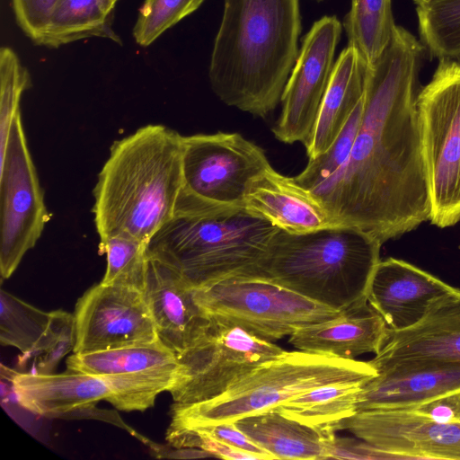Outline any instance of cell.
Listing matches in <instances>:
<instances>
[{
  "mask_svg": "<svg viewBox=\"0 0 460 460\" xmlns=\"http://www.w3.org/2000/svg\"><path fill=\"white\" fill-rule=\"evenodd\" d=\"M425 48L396 25L367 67L363 111L349 155L310 193L341 225L382 243L429 220L430 200L417 107Z\"/></svg>",
  "mask_w": 460,
  "mask_h": 460,
  "instance_id": "cell-1",
  "label": "cell"
},
{
  "mask_svg": "<svg viewBox=\"0 0 460 460\" xmlns=\"http://www.w3.org/2000/svg\"><path fill=\"white\" fill-rule=\"evenodd\" d=\"M299 0H225L212 49L211 88L226 104L265 117L298 57Z\"/></svg>",
  "mask_w": 460,
  "mask_h": 460,
  "instance_id": "cell-2",
  "label": "cell"
},
{
  "mask_svg": "<svg viewBox=\"0 0 460 460\" xmlns=\"http://www.w3.org/2000/svg\"><path fill=\"white\" fill-rule=\"evenodd\" d=\"M182 138L164 125H146L112 144L93 189L100 240L148 243L173 217L182 185Z\"/></svg>",
  "mask_w": 460,
  "mask_h": 460,
  "instance_id": "cell-3",
  "label": "cell"
},
{
  "mask_svg": "<svg viewBox=\"0 0 460 460\" xmlns=\"http://www.w3.org/2000/svg\"><path fill=\"white\" fill-rule=\"evenodd\" d=\"M382 244L348 225L304 233L279 229L250 278L272 281L341 311L367 299Z\"/></svg>",
  "mask_w": 460,
  "mask_h": 460,
  "instance_id": "cell-4",
  "label": "cell"
},
{
  "mask_svg": "<svg viewBox=\"0 0 460 460\" xmlns=\"http://www.w3.org/2000/svg\"><path fill=\"white\" fill-rule=\"evenodd\" d=\"M279 229L246 208L174 214L149 240L147 253L196 289L250 278Z\"/></svg>",
  "mask_w": 460,
  "mask_h": 460,
  "instance_id": "cell-5",
  "label": "cell"
},
{
  "mask_svg": "<svg viewBox=\"0 0 460 460\" xmlns=\"http://www.w3.org/2000/svg\"><path fill=\"white\" fill-rule=\"evenodd\" d=\"M377 375L367 361L304 350H284L242 376L218 396L192 404L173 403L170 429L233 423L273 410L316 387L367 383Z\"/></svg>",
  "mask_w": 460,
  "mask_h": 460,
  "instance_id": "cell-6",
  "label": "cell"
},
{
  "mask_svg": "<svg viewBox=\"0 0 460 460\" xmlns=\"http://www.w3.org/2000/svg\"><path fill=\"white\" fill-rule=\"evenodd\" d=\"M182 185L174 214H214L245 208L248 188L271 167L260 146L238 133L182 138Z\"/></svg>",
  "mask_w": 460,
  "mask_h": 460,
  "instance_id": "cell-7",
  "label": "cell"
},
{
  "mask_svg": "<svg viewBox=\"0 0 460 460\" xmlns=\"http://www.w3.org/2000/svg\"><path fill=\"white\" fill-rule=\"evenodd\" d=\"M417 107L432 225L460 222V61L440 59Z\"/></svg>",
  "mask_w": 460,
  "mask_h": 460,
  "instance_id": "cell-8",
  "label": "cell"
},
{
  "mask_svg": "<svg viewBox=\"0 0 460 460\" xmlns=\"http://www.w3.org/2000/svg\"><path fill=\"white\" fill-rule=\"evenodd\" d=\"M193 297L211 320L237 325L270 341L341 312L259 278L223 279L193 289Z\"/></svg>",
  "mask_w": 460,
  "mask_h": 460,
  "instance_id": "cell-9",
  "label": "cell"
},
{
  "mask_svg": "<svg viewBox=\"0 0 460 460\" xmlns=\"http://www.w3.org/2000/svg\"><path fill=\"white\" fill-rule=\"evenodd\" d=\"M284 351L244 329L212 320L204 336L177 357L178 372L169 393L174 403L215 398L261 363Z\"/></svg>",
  "mask_w": 460,
  "mask_h": 460,
  "instance_id": "cell-10",
  "label": "cell"
},
{
  "mask_svg": "<svg viewBox=\"0 0 460 460\" xmlns=\"http://www.w3.org/2000/svg\"><path fill=\"white\" fill-rule=\"evenodd\" d=\"M0 272L8 279L32 249L50 218L24 135L21 111L0 154Z\"/></svg>",
  "mask_w": 460,
  "mask_h": 460,
  "instance_id": "cell-11",
  "label": "cell"
},
{
  "mask_svg": "<svg viewBox=\"0 0 460 460\" xmlns=\"http://www.w3.org/2000/svg\"><path fill=\"white\" fill-rule=\"evenodd\" d=\"M176 355L160 341L89 353H74L67 370L101 376L111 390L106 400L117 410L144 411L157 395L170 391L177 372Z\"/></svg>",
  "mask_w": 460,
  "mask_h": 460,
  "instance_id": "cell-12",
  "label": "cell"
},
{
  "mask_svg": "<svg viewBox=\"0 0 460 460\" xmlns=\"http://www.w3.org/2000/svg\"><path fill=\"white\" fill-rule=\"evenodd\" d=\"M341 31L339 19L326 15L304 38L281 95L279 119L272 128L278 140L305 144L309 137L330 83Z\"/></svg>",
  "mask_w": 460,
  "mask_h": 460,
  "instance_id": "cell-13",
  "label": "cell"
},
{
  "mask_svg": "<svg viewBox=\"0 0 460 460\" xmlns=\"http://www.w3.org/2000/svg\"><path fill=\"white\" fill-rule=\"evenodd\" d=\"M74 353H89L159 341L144 291L98 283L75 307Z\"/></svg>",
  "mask_w": 460,
  "mask_h": 460,
  "instance_id": "cell-14",
  "label": "cell"
},
{
  "mask_svg": "<svg viewBox=\"0 0 460 460\" xmlns=\"http://www.w3.org/2000/svg\"><path fill=\"white\" fill-rule=\"evenodd\" d=\"M341 429L394 459L460 460V423L435 421L409 410L359 411Z\"/></svg>",
  "mask_w": 460,
  "mask_h": 460,
  "instance_id": "cell-15",
  "label": "cell"
},
{
  "mask_svg": "<svg viewBox=\"0 0 460 460\" xmlns=\"http://www.w3.org/2000/svg\"><path fill=\"white\" fill-rule=\"evenodd\" d=\"M368 362L377 375L358 392V411L408 410L460 391V363L372 359Z\"/></svg>",
  "mask_w": 460,
  "mask_h": 460,
  "instance_id": "cell-16",
  "label": "cell"
},
{
  "mask_svg": "<svg viewBox=\"0 0 460 460\" xmlns=\"http://www.w3.org/2000/svg\"><path fill=\"white\" fill-rule=\"evenodd\" d=\"M454 287L399 259L381 260L372 276L367 301L392 331L419 323L430 304Z\"/></svg>",
  "mask_w": 460,
  "mask_h": 460,
  "instance_id": "cell-17",
  "label": "cell"
},
{
  "mask_svg": "<svg viewBox=\"0 0 460 460\" xmlns=\"http://www.w3.org/2000/svg\"><path fill=\"white\" fill-rule=\"evenodd\" d=\"M144 294L159 341L176 357L193 347L212 322L196 303L193 289L150 258Z\"/></svg>",
  "mask_w": 460,
  "mask_h": 460,
  "instance_id": "cell-18",
  "label": "cell"
},
{
  "mask_svg": "<svg viewBox=\"0 0 460 460\" xmlns=\"http://www.w3.org/2000/svg\"><path fill=\"white\" fill-rule=\"evenodd\" d=\"M374 361H437L460 363V289L436 298L413 326L389 329Z\"/></svg>",
  "mask_w": 460,
  "mask_h": 460,
  "instance_id": "cell-19",
  "label": "cell"
},
{
  "mask_svg": "<svg viewBox=\"0 0 460 460\" xmlns=\"http://www.w3.org/2000/svg\"><path fill=\"white\" fill-rule=\"evenodd\" d=\"M388 332L383 317L364 299L334 318L297 329L288 341L299 350L355 358L365 353L376 354Z\"/></svg>",
  "mask_w": 460,
  "mask_h": 460,
  "instance_id": "cell-20",
  "label": "cell"
},
{
  "mask_svg": "<svg viewBox=\"0 0 460 460\" xmlns=\"http://www.w3.org/2000/svg\"><path fill=\"white\" fill-rule=\"evenodd\" d=\"M245 208L292 233L341 225L294 177L282 175L272 166L251 182Z\"/></svg>",
  "mask_w": 460,
  "mask_h": 460,
  "instance_id": "cell-21",
  "label": "cell"
},
{
  "mask_svg": "<svg viewBox=\"0 0 460 460\" xmlns=\"http://www.w3.org/2000/svg\"><path fill=\"white\" fill-rule=\"evenodd\" d=\"M10 374L20 406L44 417L69 416L107 400L111 394L101 376L82 372L41 374L11 370Z\"/></svg>",
  "mask_w": 460,
  "mask_h": 460,
  "instance_id": "cell-22",
  "label": "cell"
},
{
  "mask_svg": "<svg viewBox=\"0 0 460 460\" xmlns=\"http://www.w3.org/2000/svg\"><path fill=\"white\" fill-rule=\"evenodd\" d=\"M368 65L347 46L335 61L315 123L304 146L309 159L323 154L335 141L363 97Z\"/></svg>",
  "mask_w": 460,
  "mask_h": 460,
  "instance_id": "cell-23",
  "label": "cell"
},
{
  "mask_svg": "<svg viewBox=\"0 0 460 460\" xmlns=\"http://www.w3.org/2000/svg\"><path fill=\"white\" fill-rule=\"evenodd\" d=\"M233 423L276 459H326L328 438L335 433L302 424L275 409Z\"/></svg>",
  "mask_w": 460,
  "mask_h": 460,
  "instance_id": "cell-24",
  "label": "cell"
},
{
  "mask_svg": "<svg viewBox=\"0 0 460 460\" xmlns=\"http://www.w3.org/2000/svg\"><path fill=\"white\" fill-rule=\"evenodd\" d=\"M118 0H58L38 45L58 48L91 37L120 43L111 28Z\"/></svg>",
  "mask_w": 460,
  "mask_h": 460,
  "instance_id": "cell-25",
  "label": "cell"
},
{
  "mask_svg": "<svg viewBox=\"0 0 460 460\" xmlns=\"http://www.w3.org/2000/svg\"><path fill=\"white\" fill-rule=\"evenodd\" d=\"M365 384L322 385L289 400L275 410L320 431L336 432L341 430L344 420L358 411V394Z\"/></svg>",
  "mask_w": 460,
  "mask_h": 460,
  "instance_id": "cell-26",
  "label": "cell"
},
{
  "mask_svg": "<svg viewBox=\"0 0 460 460\" xmlns=\"http://www.w3.org/2000/svg\"><path fill=\"white\" fill-rule=\"evenodd\" d=\"M391 0H352L343 28L348 46L369 66L384 52L395 29Z\"/></svg>",
  "mask_w": 460,
  "mask_h": 460,
  "instance_id": "cell-27",
  "label": "cell"
},
{
  "mask_svg": "<svg viewBox=\"0 0 460 460\" xmlns=\"http://www.w3.org/2000/svg\"><path fill=\"white\" fill-rule=\"evenodd\" d=\"M420 42L430 56L460 59V0H430L417 4Z\"/></svg>",
  "mask_w": 460,
  "mask_h": 460,
  "instance_id": "cell-28",
  "label": "cell"
},
{
  "mask_svg": "<svg viewBox=\"0 0 460 460\" xmlns=\"http://www.w3.org/2000/svg\"><path fill=\"white\" fill-rule=\"evenodd\" d=\"M50 312H45L9 292H0V342L19 349L26 358L45 332Z\"/></svg>",
  "mask_w": 460,
  "mask_h": 460,
  "instance_id": "cell-29",
  "label": "cell"
},
{
  "mask_svg": "<svg viewBox=\"0 0 460 460\" xmlns=\"http://www.w3.org/2000/svg\"><path fill=\"white\" fill-rule=\"evenodd\" d=\"M99 252L106 255V270L101 283L144 291L149 256L147 243L114 236L100 240Z\"/></svg>",
  "mask_w": 460,
  "mask_h": 460,
  "instance_id": "cell-30",
  "label": "cell"
},
{
  "mask_svg": "<svg viewBox=\"0 0 460 460\" xmlns=\"http://www.w3.org/2000/svg\"><path fill=\"white\" fill-rule=\"evenodd\" d=\"M75 341V314L61 309L51 311L45 332L28 357H34L35 373H52L60 360L74 351Z\"/></svg>",
  "mask_w": 460,
  "mask_h": 460,
  "instance_id": "cell-31",
  "label": "cell"
},
{
  "mask_svg": "<svg viewBox=\"0 0 460 460\" xmlns=\"http://www.w3.org/2000/svg\"><path fill=\"white\" fill-rule=\"evenodd\" d=\"M205 0H146L133 29L136 42L146 47L196 11Z\"/></svg>",
  "mask_w": 460,
  "mask_h": 460,
  "instance_id": "cell-32",
  "label": "cell"
},
{
  "mask_svg": "<svg viewBox=\"0 0 460 460\" xmlns=\"http://www.w3.org/2000/svg\"><path fill=\"white\" fill-rule=\"evenodd\" d=\"M31 79L16 53L9 47L0 49V154L4 151L11 124L20 112L22 93Z\"/></svg>",
  "mask_w": 460,
  "mask_h": 460,
  "instance_id": "cell-33",
  "label": "cell"
},
{
  "mask_svg": "<svg viewBox=\"0 0 460 460\" xmlns=\"http://www.w3.org/2000/svg\"><path fill=\"white\" fill-rule=\"evenodd\" d=\"M17 23L38 44L58 0H12Z\"/></svg>",
  "mask_w": 460,
  "mask_h": 460,
  "instance_id": "cell-34",
  "label": "cell"
},
{
  "mask_svg": "<svg viewBox=\"0 0 460 460\" xmlns=\"http://www.w3.org/2000/svg\"><path fill=\"white\" fill-rule=\"evenodd\" d=\"M189 429L199 434L208 436L238 449L256 455L261 460L276 459L272 455L252 441L243 432L238 429L234 423H221L189 429Z\"/></svg>",
  "mask_w": 460,
  "mask_h": 460,
  "instance_id": "cell-35",
  "label": "cell"
},
{
  "mask_svg": "<svg viewBox=\"0 0 460 460\" xmlns=\"http://www.w3.org/2000/svg\"><path fill=\"white\" fill-rule=\"evenodd\" d=\"M326 459H394L358 438H349L332 434L327 441Z\"/></svg>",
  "mask_w": 460,
  "mask_h": 460,
  "instance_id": "cell-36",
  "label": "cell"
},
{
  "mask_svg": "<svg viewBox=\"0 0 460 460\" xmlns=\"http://www.w3.org/2000/svg\"><path fill=\"white\" fill-rule=\"evenodd\" d=\"M408 410L435 421L460 423V391Z\"/></svg>",
  "mask_w": 460,
  "mask_h": 460,
  "instance_id": "cell-37",
  "label": "cell"
},
{
  "mask_svg": "<svg viewBox=\"0 0 460 460\" xmlns=\"http://www.w3.org/2000/svg\"><path fill=\"white\" fill-rule=\"evenodd\" d=\"M428 1H430V0H414V3L417 4H422V3H425V2H428Z\"/></svg>",
  "mask_w": 460,
  "mask_h": 460,
  "instance_id": "cell-38",
  "label": "cell"
},
{
  "mask_svg": "<svg viewBox=\"0 0 460 460\" xmlns=\"http://www.w3.org/2000/svg\"><path fill=\"white\" fill-rule=\"evenodd\" d=\"M458 61H460V59Z\"/></svg>",
  "mask_w": 460,
  "mask_h": 460,
  "instance_id": "cell-39",
  "label": "cell"
}]
</instances>
